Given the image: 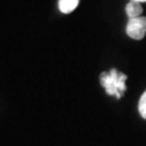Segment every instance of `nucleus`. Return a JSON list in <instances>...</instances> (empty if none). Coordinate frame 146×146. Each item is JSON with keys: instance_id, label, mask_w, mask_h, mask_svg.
<instances>
[{"instance_id": "f03ea898", "label": "nucleus", "mask_w": 146, "mask_h": 146, "mask_svg": "<svg viewBox=\"0 0 146 146\" xmlns=\"http://www.w3.org/2000/svg\"><path fill=\"white\" fill-rule=\"evenodd\" d=\"M127 35L134 40H141L146 34V17L137 16L130 19L127 24Z\"/></svg>"}, {"instance_id": "20e7f679", "label": "nucleus", "mask_w": 146, "mask_h": 146, "mask_svg": "<svg viewBox=\"0 0 146 146\" xmlns=\"http://www.w3.org/2000/svg\"><path fill=\"white\" fill-rule=\"evenodd\" d=\"M79 3V0H58V8L62 13H70L73 12Z\"/></svg>"}, {"instance_id": "7ed1b4c3", "label": "nucleus", "mask_w": 146, "mask_h": 146, "mask_svg": "<svg viewBox=\"0 0 146 146\" xmlns=\"http://www.w3.org/2000/svg\"><path fill=\"white\" fill-rule=\"evenodd\" d=\"M125 12H127V15L129 16L130 19L141 16L142 12H143V8H142L141 5V2L132 1L131 0L130 2L125 5Z\"/></svg>"}, {"instance_id": "f257e3e1", "label": "nucleus", "mask_w": 146, "mask_h": 146, "mask_svg": "<svg viewBox=\"0 0 146 146\" xmlns=\"http://www.w3.org/2000/svg\"><path fill=\"white\" fill-rule=\"evenodd\" d=\"M127 75L119 73L117 69L113 68L110 73H102L100 76V81L102 87H104L106 93L108 95H115L117 99H120L127 91L125 80Z\"/></svg>"}, {"instance_id": "423d86ee", "label": "nucleus", "mask_w": 146, "mask_h": 146, "mask_svg": "<svg viewBox=\"0 0 146 146\" xmlns=\"http://www.w3.org/2000/svg\"><path fill=\"white\" fill-rule=\"evenodd\" d=\"M132 1H137V2H145L146 0H132Z\"/></svg>"}, {"instance_id": "39448f33", "label": "nucleus", "mask_w": 146, "mask_h": 146, "mask_svg": "<svg viewBox=\"0 0 146 146\" xmlns=\"http://www.w3.org/2000/svg\"><path fill=\"white\" fill-rule=\"evenodd\" d=\"M139 113L144 119H146V91L143 93L139 102Z\"/></svg>"}]
</instances>
